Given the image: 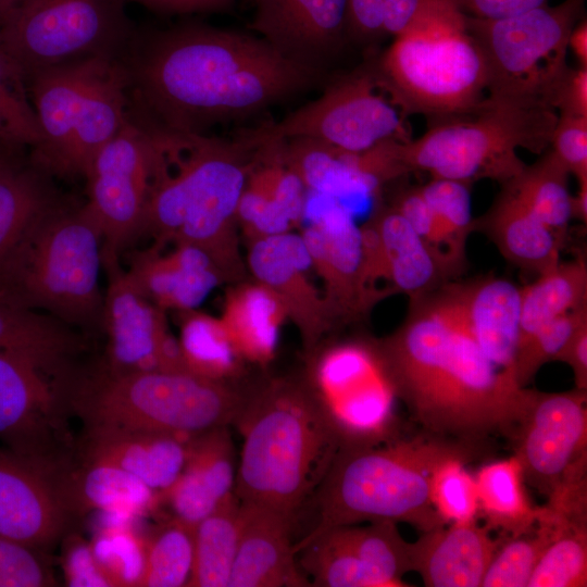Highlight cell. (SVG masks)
Here are the masks:
<instances>
[{
  "label": "cell",
  "instance_id": "c3c4849f",
  "mask_svg": "<svg viewBox=\"0 0 587 587\" xmlns=\"http://www.w3.org/2000/svg\"><path fill=\"white\" fill-rule=\"evenodd\" d=\"M391 205L407 218L449 279L464 271L465 245L445 230L419 187L401 191Z\"/></svg>",
  "mask_w": 587,
  "mask_h": 587
},
{
  "label": "cell",
  "instance_id": "be15d7a7",
  "mask_svg": "<svg viewBox=\"0 0 587 587\" xmlns=\"http://www.w3.org/2000/svg\"><path fill=\"white\" fill-rule=\"evenodd\" d=\"M567 48L576 57L579 66L587 67V21L583 17L572 29Z\"/></svg>",
  "mask_w": 587,
  "mask_h": 587
},
{
  "label": "cell",
  "instance_id": "7bdbcfd3",
  "mask_svg": "<svg viewBox=\"0 0 587 587\" xmlns=\"http://www.w3.org/2000/svg\"><path fill=\"white\" fill-rule=\"evenodd\" d=\"M545 547L527 587L587 586V524L551 523Z\"/></svg>",
  "mask_w": 587,
  "mask_h": 587
},
{
  "label": "cell",
  "instance_id": "44dd1931",
  "mask_svg": "<svg viewBox=\"0 0 587 587\" xmlns=\"http://www.w3.org/2000/svg\"><path fill=\"white\" fill-rule=\"evenodd\" d=\"M251 28L286 59L324 72L348 38V0H254Z\"/></svg>",
  "mask_w": 587,
  "mask_h": 587
},
{
  "label": "cell",
  "instance_id": "8992f818",
  "mask_svg": "<svg viewBox=\"0 0 587 587\" xmlns=\"http://www.w3.org/2000/svg\"><path fill=\"white\" fill-rule=\"evenodd\" d=\"M102 233L84 204L61 200L0 262V298L68 326L102 327Z\"/></svg>",
  "mask_w": 587,
  "mask_h": 587
},
{
  "label": "cell",
  "instance_id": "db71d44e",
  "mask_svg": "<svg viewBox=\"0 0 587 587\" xmlns=\"http://www.w3.org/2000/svg\"><path fill=\"white\" fill-rule=\"evenodd\" d=\"M550 146L577 183H587V116L558 115Z\"/></svg>",
  "mask_w": 587,
  "mask_h": 587
},
{
  "label": "cell",
  "instance_id": "cb8c5ba5",
  "mask_svg": "<svg viewBox=\"0 0 587 587\" xmlns=\"http://www.w3.org/2000/svg\"><path fill=\"white\" fill-rule=\"evenodd\" d=\"M191 438L162 432L84 428L76 441V458L124 471L160 495L180 474Z\"/></svg>",
  "mask_w": 587,
  "mask_h": 587
},
{
  "label": "cell",
  "instance_id": "11a10c76",
  "mask_svg": "<svg viewBox=\"0 0 587 587\" xmlns=\"http://www.w3.org/2000/svg\"><path fill=\"white\" fill-rule=\"evenodd\" d=\"M66 538L68 542L63 553V567L67 585L112 587L91 545L74 536Z\"/></svg>",
  "mask_w": 587,
  "mask_h": 587
},
{
  "label": "cell",
  "instance_id": "ac0fdd59",
  "mask_svg": "<svg viewBox=\"0 0 587 587\" xmlns=\"http://www.w3.org/2000/svg\"><path fill=\"white\" fill-rule=\"evenodd\" d=\"M301 236L336 323L364 317L377 302L394 294L366 284L361 228L338 199L312 217Z\"/></svg>",
  "mask_w": 587,
  "mask_h": 587
},
{
  "label": "cell",
  "instance_id": "f5cc1de1",
  "mask_svg": "<svg viewBox=\"0 0 587 587\" xmlns=\"http://www.w3.org/2000/svg\"><path fill=\"white\" fill-rule=\"evenodd\" d=\"M55 585L46 552L0 536V587Z\"/></svg>",
  "mask_w": 587,
  "mask_h": 587
},
{
  "label": "cell",
  "instance_id": "6125c7cd",
  "mask_svg": "<svg viewBox=\"0 0 587 587\" xmlns=\"http://www.w3.org/2000/svg\"><path fill=\"white\" fill-rule=\"evenodd\" d=\"M161 14L216 12L229 8L235 0H127Z\"/></svg>",
  "mask_w": 587,
  "mask_h": 587
},
{
  "label": "cell",
  "instance_id": "60d3db41",
  "mask_svg": "<svg viewBox=\"0 0 587 587\" xmlns=\"http://www.w3.org/2000/svg\"><path fill=\"white\" fill-rule=\"evenodd\" d=\"M321 534L347 548L390 587L409 586L403 576L411 572L410 542L401 536L396 523L377 521L361 526L338 525Z\"/></svg>",
  "mask_w": 587,
  "mask_h": 587
},
{
  "label": "cell",
  "instance_id": "4316f807",
  "mask_svg": "<svg viewBox=\"0 0 587 587\" xmlns=\"http://www.w3.org/2000/svg\"><path fill=\"white\" fill-rule=\"evenodd\" d=\"M501 538H494L477 521L421 533L410 542L411 572L428 587H482Z\"/></svg>",
  "mask_w": 587,
  "mask_h": 587
},
{
  "label": "cell",
  "instance_id": "7c38bea8",
  "mask_svg": "<svg viewBox=\"0 0 587 587\" xmlns=\"http://www.w3.org/2000/svg\"><path fill=\"white\" fill-rule=\"evenodd\" d=\"M126 0H22L0 21V48L30 74L88 57H118L134 25Z\"/></svg>",
  "mask_w": 587,
  "mask_h": 587
},
{
  "label": "cell",
  "instance_id": "bcb514c9",
  "mask_svg": "<svg viewBox=\"0 0 587 587\" xmlns=\"http://www.w3.org/2000/svg\"><path fill=\"white\" fill-rule=\"evenodd\" d=\"M0 136L17 147L35 148L41 132L22 68L0 48Z\"/></svg>",
  "mask_w": 587,
  "mask_h": 587
},
{
  "label": "cell",
  "instance_id": "03108f58",
  "mask_svg": "<svg viewBox=\"0 0 587 587\" xmlns=\"http://www.w3.org/2000/svg\"><path fill=\"white\" fill-rule=\"evenodd\" d=\"M18 148L0 136V163L14 158V152Z\"/></svg>",
  "mask_w": 587,
  "mask_h": 587
},
{
  "label": "cell",
  "instance_id": "f907efd6",
  "mask_svg": "<svg viewBox=\"0 0 587 587\" xmlns=\"http://www.w3.org/2000/svg\"><path fill=\"white\" fill-rule=\"evenodd\" d=\"M91 547L112 587H138L145 563L143 539L117 527L107 529Z\"/></svg>",
  "mask_w": 587,
  "mask_h": 587
},
{
  "label": "cell",
  "instance_id": "d590c367",
  "mask_svg": "<svg viewBox=\"0 0 587 587\" xmlns=\"http://www.w3.org/2000/svg\"><path fill=\"white\" fill-rule=\"evenodd\" d=\"M47 173L15 158L0 163V262L34 222L61 201Z\"/></svg>",
  "mask_w": 587,
  "mask_h": 587
},
{
  "label": "cell",
  "instance_id": "e0dca14e",
  "mask_svg": "<svg viewBox=\"0 0 587 587\" xmlns=\"http://www.w3.org/2000/svg\"><path fill=\"white\" fill-rule=\"evenodd\" d=\"M525 482L547 497L564 472L587 454V390L545 392L525 387L507 437Z\"/></svg>",
  "mask_w": 587,
  "mask_h": 587
},
{
  "label": "cell",
  "instance_id": "6f0895ef",
  "mask_svg": "<svg viewBox=\"0 0 587 587\" xmlns=\"http://www.w3.org/2000/svg\"><path fill=\"white\" fill-rule=\"evenodd\" d=\"M383 0H348V38L360 42L384 36Z\"/></svg>",
  "mask_w": 587,
  "mask_h": 587
},
{
  "label": "cell",
  "instance_id": "9a60e30c",
  "mask_svg": "<svg viewBox=\"0 0 587 587\" xmlns=\"http://www.w3.org/2000/svg\"><path fill=\"white\" fill-rule=\"evenodd\" d=\"M66 373L0 352V440L50 479L75 459L68 428Z\"/></svg>",
  "mask_w": 587,
  "mask_h": 587
},
{
  "label": "cell",
  "instance_id": "003e7915",
  "mask_svg": "<svg viewBox=\"0 0 587 587\" xmlns=\"http://www.w3.org/2000/svg\"><path fill=\"white\" fill-rule=\"evenodd\" d=\"M22 0H0V21L2 17Z\"/></svg>",
  "mask_w": 587,
  "mask_h": 587
},
{
  "label": "cell",
  "instance_id": "ffe728a7",
  "mask_svg": "<svg viewBox=\"0 0 587 587\" xmlns=\"http://www.w3.org/2000/svg\"><path fill=\"white\" fill-rule=\"evenodd\" d=\"M102 268L108 279L102 313L108 341L100 367L113 374L158 371L157 345L168 327L165 311L142 295L118 254L102 250Z\"/></svg>",
  "mask_w": 587,
  "mask_h": 587
},
{
  "label": "cell",
  "instance_id": "ab89813d",
  "mask_svg": "<svg viewBox=\"0 0 587 587\" xmlns=\"http://www.w3.org/2000/svg\"><path fill=\"white\" fill-rule=\"evenodd\" d=\"M570 173L551 150L502 186L509 187L523 204L564 245L572 220Z\"/></svg>",
  "mask_w": 587,
  "mask_h": 587
},
{
  "label": "cell",
  "instance_id": "2e32d148",
  "mask_svg": "<svg viewBox=\"0 0 587 587\" xmlns=\"http://www.w3.org/2000/svg\"><path fill=\"white\" fill-rule=\"evenodd\" d=\"M159 161L151 128L130 113L92 159L84 176L88 196L84 207L102 233L103 251L120 255L138 237Z\"/></svg>",
  "mask_w": 587,
  "mask_h": 587
},
{
  "label": "cell",
  "instance_id": "836d02e7",
  "mask_svg": "<svg viewBox=\"0 0 587 587\" xmlns=\"http://www.w3.org/2000/svg\"><path fill=\"white\" fill-rule=\"evenodd\" d=\"M275 142L282 159L307 190L339 199L352 195L374 196L382 188L364 173L358 153L342 152L308 138Z\"/></svg>",
  "mask_w": 587,
  "mask_h": 587
},
{
  "label": "cell",
  "instance_id": "8fae6325",
  "mask_svg": "<svg viewBox=\"0 0 587 587\" xmlns=\"http://www.w3.org/2000/svg\"><path fill=\"white\" fill-rule=\"evenodd\" d=\"M584 12L585 0H563L500 18L465 14L466 30L487 67V97L551 109L555 86L569 66L570 34Z\"/></svg>",
  "mask_w": 587,
  "mask_h": 587
},
{
  "label": "cell",
  "instance_id": "91938a15",
  "mask_svg": "<svg viewBox=\"0 0 587 587\" xmlns=\"http://www.w3.org/2000/svg\"><path fill=\"white\" fill-rule=\"evenodd\" d=\"M555 361L571 367L575 388L587 390V321L575 330Z\"/></svg>",
  "mask_w": 587,
  "mask_h": 587
},
{
  "label": "cell",
  "instance_id": "7dc6e473",
  "mask_svg": "<svg viewBox=\"0 0 587 587\" xmlns=\"http://www.w3.org/2000/svg\"><path fill=\"white\" fill-rule=\"evenodd\" d=\"M551 537V527L541 522H536L533 528L522 534L502 537L486 570L482 587H527Z\"/></svg>",
  "mask_w": 587,
  "mask_h": 587
},
{
  "label": "cell",
  "instance_id": "603a6c76",
  "mask_svg": "<svg viewBox=\"0 0 587 587\" xmlns=\"http://www.w3.org/2000/svg\"><path fill=\"white\" fill-rule=\"evenodd\" d=\"M72 520L47 475L0 448V536L47 552L63 539Z\"/></svg>",
  "mask_w": 587,
  "mask_h": 587
},
{
  "label": "cell",
  "instance_id": "3957f363",
  "mask_svg": "<svg viewBox=\"0 0 587 587\" xmlns=\"http://www.w3.org/2000/svg\"><path fill=\"white\" fill-rule=\"evenodd\" d=\"M160 162L138 237L188 243L204 251L225 283L246 279L237 209L258 148L236 139L177 133L153 125Z\"/></svg>",
  "mask_w": 587,
  "mask_h": 587
},
{
  "label": "cell",
  "instance_id": "484cf974",
  "mask_svg": "<svg viewBox=\"0 0 587 587\" xmlns=\"http://www.w3.org/2000/svg\"><path fill=\"white\" fill-rule=\"evenodd\" d=\"M153 243L134 251L127 272L142 295L163 311L197 309L224 277L201 249L174 243L170 251Z\"/></svg>",
  "mask_w": 587,
  "mask_h": 587
},
{
  "label": "cell",
  "instance_id": "ba28073f",
  "mask_svg": "<svg viewBox=\"0 0 587 587\" xmlns=\"http://www.w3.org/2000/svg\"><path fill=\"white\" fill-rule=\"evenodd\" d=\"M247 396L233 380L163 371L113 374L99 366L87 374L73 371L66 383L70 413L84 428L187 437L234 424Z\"/></svg>",
  "mask_w": 587,
  "mask_h": 587
},
{
  "label": "cell",
  "instance_id": "52a82bcc",
  "mask_svg": "<svg viewBox=\"0 0 587 587\" xmlns=\"http://www.w3.org/2000/svg\"><path fill=\"white\" fill-rule=\"evenodd\" d=\"M464 18L452 0H427L372 70L404 115L441 121L472 114L486 100L487 67Z\"/></svg>",
  "mask_w": 587,
  "mask_h": 587
},
{
  "label": "cell",
  "instance_id": "f6af8a7d",
  "mask_svg": "<svg viewBox=\"0 0 587 587\" xmlns=\"http://www.w3.org/2000/svg\"><path fill=\"white\" fill-rule=\"evenodd\" d=\"M475 458L454 454L445 458L429 476V500L445 524L478 520L477 490L474 474L466 464Z\"/></svg>",
  "mask_w": 587,
  "mask_h": 587
},
{
  "label": "cell",
  "instance_id": "74e56055",
  "mask_svg": "<svg viewBox=\"0 0 587 587\" xmlns=\"http://www.w3.org/2000/svg\"><path fill=\"white\" fill-rule=\"evenodd\" d=\"M240 525V501L234 492L195 525L188 587H228Z\"/></svg>",
  "mask_w": 587,
  "mask_h": 587
},
{
  "label": "cell",
  "instance_id": "e7e4bbea",
  "mask_svg": "<svg viewBox=\"0 0 587 587\" xmlns=\"http://www.w3.org/2000/svg\"><path fill=\"white\" fill-rule=\"evenodd\" d=\"M572 218L587 224V183L578 184V191L571 199Z\"/></svg>",
  "mask_w": 587,
  "mask_h": 587
},
{
  "label": "cell",
  "instance_id": "9c48e42d",
  "mask_svg": "<svg viewBox=\"0 0 587 587\" xmlns=\"http://www.w3.org/2000/svg\"><path fill=\"white\" fill-rule=\"evenodd\" d=\"M26 79L41 132L30 162L50 176H85L129 116V80L122 58L77 59Z\"/></svg>",
  "mask_w": 587,
  "mask_h": 587
},
{
  "label": "cell",
  "instance_id": "b9f144b4",
  "mask_svg": "<svg viewBox=\"0 0 587 587\" xmlns=\"http://www.w3.org/2000/svg\"><path fill=\"white\" fill-rule=\"evenodd\" d=\"M193 530L172 515L145 539V563L138 587H183L193 564Z\"/></svg>",
  "mask_w": 587,
  "mask_h": 587
},
{
  "label": "cell",
  "instance_id": "d6a6232c",
  "mask_svg": "<svg viewBox=\"0 0 587 587\" xmlns=\"http://www.w3.org/2000/svg\"><path fill=\"white\" fill-rule=\"evenodd\" d=\"M83 346L67 324L0 298V352L23 357L61 374L72 367L70 360Z\"/></svg>",
  "mask_w": 587,
  "mask_h": 587
},
{
  "label": "cell",
  "instance_id": "5b68a950",
  "mask_svg": "<svg viewBox=\"0 0 587 587\" xmlns=\"http://www.w3.org/2000/svg\"><path fill=\"white\" fill-rule=\"evenodd\" d=\"M486 449L420 429L373 446L342 447L315 494L319 520L297 551L324 530L363 522L405 523L421 533L446 525L433 508L429 476L447 457L479 458Z\"/></svg>",
  "mask_w": 587,
  "mask_h": 587
},
{
  "label": "cell",
  "instance_id": "4dcf8cb0",
  "mask_svg": "<svg viewBox=\"0 0 587 587\" xmlns=\"http://www.w3.org/2000/svg\"><path fill=\"white\" fill-rule=\"evenodd\" d=\"M220 320L240 359L266 366L275 357L279 329L288 317L271 289L246 278L226 289Z\"/></svg>",
  "mask_w": 587,
  "mask_h": 587
},
{
  "label": "cell",
  "instance_id": "f546056e",
  "mask_svg": "<svg viewBox=\"0 0 587 587\" xmlns=\"http://www.w3.org/2000/svg\"><path fill=\"white\" fill-rule=\"evenodd\" d=\"M51 483L72 519L91 511L143 513L160 502L159 494L133 475L77 458Z\"/></svg>",
  "mask_w": 587,
  "mask_h": 587
},
{
  "label": "cell",
  "instance_id": "9f6ffc18",
  "mask_svg": "<svg viewBox=\"0 0 587 587\" xmlns=\"http://www.w3.org/2000/svg\"><path fill=\"white\" fill-rule=\"evenodd\" d=\"M550 107L558 115L587 116V67L567 66L555 86Z\"/></svg>",
  "mask_w": 587,
  "mask_h": 587
},
{
  "label": "cell",
  "instance_id": "f1b7e54d",
  "mask_svg": "<svg viewBox=\"0 0 587 587\" xmlns=\"http://www.w3.org/2000/svg\"><path fill=\"white\" fill-rule=\"evenodd\" d=\"M454 285L477 346L498 370L513 377L520 335L521 288L494 276Z\"/></svg>",
  "mask_w": 587,
  "mask_h": 587
},
{
  "label": "cell",
  "instance_id": "7402d4cb",
  "mask_svg": "<svg viewBox=\"0 0 587 587\" xmlns=\"http://www.w3.org/2000/svg\"><path fill=\"white\" fill-rule=\"evenodd\" d=\"M360 228L364 278L371 288L379 290L377 283L385 280L392 289L387 290L412 299L450 280L407 218L392 205L375 210Z\"/></svg>",
  "mask_w": 587,
  "mask_h": 587
},
{
  "label": "cell",
  "instance_id": "94428289",
  "mask_svg": "<svg viewBox=\"0 0 587 587\" xmlns=\"http://www.w3.org/2000/svg\"><path fill=\"white\" fill-rule=\"evenodd\" d=\"M427 0H383V28L395 37L415 21Z\"/></svg>",
  "mask_w": 587,
  "mask_h": 587
},
{
  "label": "cell",
  "instance_id": "816d5d0a",
  "mask_svg": "<svg viewBox=\"0 0 587 587\" xmlns=\"http://www.w3.org/2000/svg\"><path fill=\"white\" fill-rule=\"evenodd\" d=\"M470 187L471 184L447 178H432L419 187L440 225L464 245L469 235L475 230Z\"/></svg>",
  "mask_w": 587,
  "mask_h": 587
},
{
  "label": "cell",
  "instance_id": "d6986e66",
  "mask_svg": "<svg viewBox=\"0 0 587 587\" xmlns=\"http://www.w3.org/2000/svg\"><path fill=\"white\" fill-rule=\"evenodd\" d=\"M252 279L271 289L297 327L309 354L336 321L309 277L311 259L301 234L288 232L248 241L245 257Z\"/></svg>",
  "mask_w": 587,
  "mask_h": 587
},
{
  "label": "cell",
  "instance_id": "83f0119b",
  "mask_svg": "<svg viewBox=\"0 0 587 587\" xmlns=\"http://www.w3.org/2000/svg\"><path fill=\"white\" fill-rule=\"evenodd\" d=\"M236 462L228 426L191 438L185 465L175 482L159 495L173 516L196 525L234 492Z\"/></svg>",
  "mask_w": 587,
  "mask_h": 587
},
{
  "label": "cell",
  "instance_id": "681fc988",
  "mask_svg": "<svg viewBox=\"0 0 587 587\" xmlns=\"http://www.w3.org/2000/svg\"><path fill=\"white\" fill-rule=\"evenodd\" d=\"M586 321L587 305L550 321L520 341L513 370L515 383L526 387L542 365L555 361L575 330Z\"/></svg>",
  "mask_w": 587,
  "mask_h": 587
},
{
  "label": "cell",
  "instance_id": "277c9868",
  "mask_svg": "<svg viewBox=\"0 0 587 587\" xmlns=\"http://www.w3.org/2000/svg\"><path fill=\"white\" fill-rule=\"evenodd\" d=\"M234 425L243 439L236 497L296 517L341 448L304 375L270 378L249 390Z\"/></svg>",
  "mask_w": 587,
  "mask_h": 587
},
{
  "label": "cell",
  "instance_id": "4fadbf2b",
  "mask_svg": "<svg viewBox=\"0 0 587 587\" xmlns=\"http://www.w3.org/2000/svg\"><path fill=\"white\" fill-rule=\"evenodd\" d=\"M307 355L303 375L341 448L373 446L402 434L399 399L376 340L320 344Z\"/></svg>",
  "mask_w": 587,
  "mask_h": 587
},
{
  "label": "cell",
  "instance_id": "d4e9b609",
  "mask_svg": "<svg viewBox=\"0 0 587 587\" xmlns=\"http://www.w3.org/2000/svg\"><path fill=\"white\" fill-rule=\"evenodd\" d=\"M240 535L228 587H310L296 563L295 517L240 502Z\"/></svg>",
  "mask_w": 587,
  "mask_h": 587
},
{
  "label": "cell",
  "instance_id": "1f68e13d",
  "mask_svg": "<svg viewBox=\"0 0 587 587\" xmlns=\"http://www.w3.org/2000/svg\"><path fill=\"white\" fill-rule=\"evenodd\" d=\"M500 253L517 267L541 274L560 262L564 245L507 186L492 207L475 220Z\"/></svg>",
  "mask_w": 587,
  "mask_h": 587
},
{
  "label": "cell",
  "instance_id": "680465c9",
  "mask_svg": "<svg viewBox=\"0 0 587 587\" xmlns=\"http://www.w3.org/2000/svg\"><path fill=\"white\" fill-rule=\"evenodd\" d=\"M465 14L482 18L515 15L547 4L548 0H452Z\"/></svg>",
  "mask_w": 587,
  "mask_h": 587
},
{
  "label": "cell",
  "instance_id": "f35d334b",
  "mask_svg": "<svg viewBox=\"0 0 587 587\" xmlns=\"http://www.w3.org/2000/svg\"><path fill=\"white\" fill-rule=\"evenodd\" d=\"M178 341L189 373L213 380L240 376L243 361L220 317L191 309L178 311Z\"/></svg>",
  "mask_w": 587,
  "mask_h": 587
},
{
  "label": "cell",
  "instance_id": "ee69618b",
  "mask_svg": "<svg viewBox=\"0 0 587 587\" xmlns=\"http://www.w3.org/2000/svg\"><path fill=\"white\" fill-rule=\"evenodd\" d=\"M300 566L312 576L316 587H390L358 557L326 534L302 546Z\"/></svg>",
  "mask_w": 587,
  "mask_h": 587
},
{
  "label": "cell",
  "instance_id": "30bf717a",
  "mask_svg": "<svg viewBox=\"0 0 587 587\" xmlns=\"http://www.w3.org/2000/svg\"><path fill=\"white\" fill-rule=\"evenodd\" d=\"M557 121L548 107L487 97L474 113L441 120L420 138L392 140L391 147L404 174L424 171L432 178L504 185L526 166L516 150L546 151Z\"/></svg>",
  "mask_w": 587,
  "mask_h": 587
},
{
  "label": "cell",
  "instance_id": "8d00e7d4",
  "mask_svg": "<svg viewBox=\"0 0 587 587\" xmlns=\"http://www.w3.org/2000/svg\"><path fill=\"white\" fill-rule=\"evenodd\" d=\"M538 276L534 283L521 288L517 345L550 321L587 305L585 257L559 262Z\"/></svg>",
  "mask_w": 587,
  "mask_h": 587
},
{
  "label": "cell",
  "instance_id": "5bb4252c",
  "mask_svg": "<svg viewBox=\"0 0 587 587\" xmlns=\"http://www.w3.org/2000/svg\"><path fill=\"white\" fill-rule=\"evenodd\" d=\"M240 135L254 147L308 138L348 153L364 152L387 140H409L404 114L379 87L372 70L341 76L317 99L279 122Z\"/></svg>",
  "mask_w": 587,
  "mask_h": 587
},
{
  "label": "cell",
  "instance_id": "7a4b0ae2",
  "mask_svg": "<svg viewBox=\"0 0 587 587\" xmlns=\"http://www.w3.org/2000/svg\"><path fill=\"white\" fill-rule=\"evenodd\" d=\"M377 346L420 429L487 450L508 437L524 389L482 352L467 327L454 283L410 299L403 323Z\"/></svg>",
  "mask_w": 587,
  "mask_h": 587
},
{
  "label": "cell",
  "instance_id": "6da1fadb",
  "mask_svg": "<svg viewBox=\"0 0 587 587\" xmlns=\"http://www.w3.org/2000/svg\"><path fill=\"white\" fill-rule=\"evenodd\" d=\"M122 60L129 112L185 134L259 113L324 77L261 37L196 23L135 32Z\"/></svg>",
  "mask_w": 587,
  "mask_h": 587
},
{
  "label": "cell",
  "instance_id": "e575fe53",
  "mask_svg": "<svg viewBox=\"0 0 587 587\" xmlns=\"http://www.w3.org/2000/svg\"><path fill=\"white\" fill-rule=\"evenodd\" d=\"M478 517L488 530L500 536H515L536 524L538 505L533 504L519 460L509 458L484 463L474 474Z\"/></svg>",
  "mask_w": 587,
  "mask_h": 587
}]
</instances>
